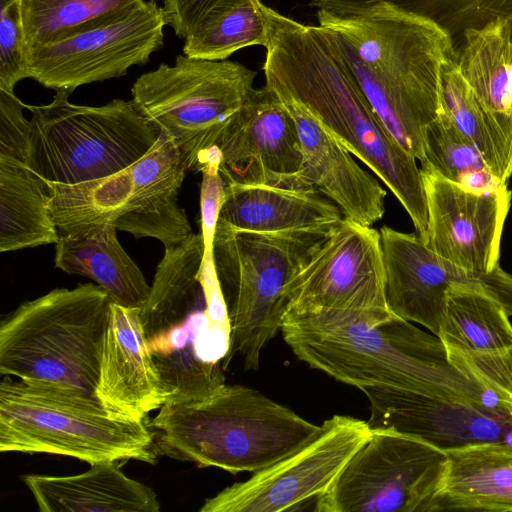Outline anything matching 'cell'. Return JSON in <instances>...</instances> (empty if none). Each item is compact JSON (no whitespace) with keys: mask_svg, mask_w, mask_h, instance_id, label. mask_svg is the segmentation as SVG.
<instances>
[{"mask_svg":"<svg viewBox=\"0 0 512 512\" xmlns=\"http://www.w3.org/2000/svg\"><path fill=\"white\" fill-rule=\"evenodd\" d=\"M268 29L265 85L308 112L391 190L419 236L428 213L421 168L367 99L333 32L262 5Z\"/></svg>","mask_w":512,"mask_h":512,"instance_id":"obj_1","label":"cell"},{"mask_svg":"<svg viewBox=\"0 0 512 512\" xmlns=\"http://www.w3.org/2000/svg\"><path fill=\"white\" fill-rule=\"evenodd\" d=\"M280 331L299 360L359 389L389 387L488 403L503 398L458 370L438 336L390 311H288Z\"/></svg>","mask_w":512,"mask_h":512,"instance_id":"obj_2","label":"cell"},{"mask_svg":"<svg viewBox=\"0 0 512 512\" xmlns=\"http://www.w3.org/2000/svg\"><path fill=\"white\" fill-rule=\"evenodd\" d=\"M317 18L335 35L385 128L421 163L426 129L443 109V69L456 55L450 36L386 4L350 15L317 10Z\"/></svg>","mask_w":512,"mask_h":512,"instance_id":"obj_3","label":"cell"},{"mask_svg":"<svg viewBox=\"0 0 512 512\" xmlns=\"http://www.w3.org/2000/svg\"><path fill=\"white\" fill-rule=\"evenodd\" d=\"M150 425L158 454L232 474L276 463L321 428L256 389L226 383L208 395L168 397Z\"/></svg>","mask_w":512,"mask_h":512,"instance_id":"obj_4","label":"cell"},{"mask_svg":"<svg viewBox=\"0 0 512 512\" xmlns=\"http://www.w3.org/2000/svg\"><path fill=\"white\" fill-rule=\"evenodd\" d=\"M112 301L98 284L56 288L0 324V374L97 397Z\"/></svg>","mask_w":512,"mask_h":512,"instance_id":"obj_5","label":"cell"},{"mask_svg":"<svg viewBox=\"0 0 512 512\" xmlns=\"http://www.w3.org/2000/svg\"><path fill=\"white\" fill-rule=\"evenodd\" d=\"M0 451L47 453L90 465L159 455L148 418L134 419L84 393L13 380L0 383Z\"/></svg>","mask_w":512,"mask_h":512,"instance_id":"obj_6","label":"cell"},{"mask_svg":"<svg viewBox=\"0 0 512 512\" xmlns=\"http://www.w3.org/2000/svg\"><path fill=\"white\" fill-rule=\"evenodd\" d=\"M333 227L251 232L218 220L213 258L231 324V356L238 354L246 370L259 368L263 348L281 330L286 287Z\"/></svg>","mask_w":512,"mask_h":512,"instance_id":"obj_7","label":"cell"},{"mask_svg":"<svg viewBox=\"0 0 512 512\" xmlns=\"http://www.w3.org/2000/svg\"><path fill=\"white\" fill-rule=\"evenodd\" d=\"M256 72L229 60L178 55L160 64L131 88L132 100L177 146L192 172L221 162L219 148L253 88Z\"/></svg>","mask_w":512,"mask_h":512,"instance_id":"obj_8","label":"cell"},{"mask_svg":"<svg viewBox=\"0 0 512 512\" xmlns=\"http://www.w3.org/2000/svg\"><path fill=\"white\" fill-rule=\"evenodd\" d=\"M70 94L58 90L47 105H26L32 113L27 167L47 182L75 184L114 175L159 137L132 99L85 106L70 103Z\"/></svg>","mask_w":512,"mask_h":512,"instance_id":"obj_9","label":"cell"},{"mask_svg":"<svg viewBox=\"0 0 512 512\" xmlns=\"http://www.w3.org/2000/svg\"><path fill=\"white\" fill-rule=\"evenodd\" d=\"M446 464V453L421 439L372 429L314 510L429 512Z\"/></svg>","mask_w":512,"mask_h":512,"instance_id":"obj_10","label":"cell"},{"mask_svg":"<svg viewBox=\"0 0 512 512\" xmlns=\"http://www.w3.org/2000/svg\"><path fill=\"white\" fill-rule=\"evenodd\" d=\"M371 431L367 421L334 415L305 445L206 499L199 511L281 512L315 503L334 484Z\"/></svg>","mask_w":512,"mask_h":512,"instance_id":"obj_11","label":"cell"},{"mask_svg":"<svg viewBox=\"0 0 512 512\" xmlns=\"http://www.w3.org/2000/svg\"><path fill=\"white\" fill-rule=\"evenodd\" d=\"M165 12L147 0L113 22L25 49L27 78L58 91L125 75L163 45Z\"/></svg>","mask_w":512,"mask_h":512,"instance_id":"obj_12","label":"cell"},{"mask_svg":"<svg viewBox=\"0 0 512 512\" xmlns=\"http://www.w3.org/2000/svg\"><path fill=\"white\" fill-rule=\"evenodd\" d=\"M288 311H389L380 232L343 217L285 290Z\"/></svg>","mask_w":512,"mask_h":512,"instance_id":"obj_13","label":"cell"},{"mask_svg":"<svg viewBox=\"0 0 512 512\" xmlns=\"http://www.w3.org/2000/svg\"><path fill=\"white\" fill-rule=\"evenodd\" d=\"M380 240L385 298L394 315L417 323L437 336L449 288L482 290L512 317V275L500 266L491 272L465 270L433 252L419 235L383 226Z\"/></svg>","mask_w":512,"mask_h":512,"instance_id":"obj_14","label":"cell"},{"mask_svg":"<svg viewBox=\"0 0 512 512\" xmlns=\"http://www.w3.org/2000/svg\"><path fill=\"white\" fill-rule=\"evenodd\" d=\"M427 227L420 236L437 255L465 270L487 273L499 265L500 245L512 192L467 189L421 168Z\"/></svg>","mask_w":512,"mask_h":512,"instance_id":"obj_15","label":"cell"},{"mask_svg":"<svg viewBox=\"0 0 512 512\" xmlns=\"http://www.w3.org/2000/svg\"><path fill=\"white\" fill-rule=\"evenodd\" d=\"M219 153L226 184L309 188L300 177L303 156L295 121L266 85L251 91Z\"/></svg>","mask_w":512,"mask_h":512,"instance_id":"obj_16","label":"cell"},{"mask_svg":"<svg viewBox=\"0 0 512 512\" xmlns=\"http://www.w3.org/2000/svg\"><path fill=\"white\" fill-rule=\"evenodd\" d=\"M504 306L482 290L453 286L437 336L450 362L469 378L512 400V324Z\"/></svg>","mask_w":512,"mask_h":512,"instance_id":"obj_17","label":"cell"},{"mask_svg":"<svg viewBox=\"0 0 512 512\" xmlns=\"http://www.w3.org/2000/svg\"><path fill=\"white\" fill-rule=\"evenodd\" d=\"M386 429L421 439L447 451L492 445L512 451V400L482 402L394 391L380 409Z\"/></svg>","mask_w":512,"mask_h":512,"instance_id":"obj_18","label":"cell"},{"mask_svg":"<svg viewBox=\"0 0 512 512\" xmlns=\"http://www.w3.org/2000/svg\"><path fill=\"white\" fill-rule=\"evenodd\" d=\"M96 396L110 410L134 419L148 418L168 399L148 347L140 308L112 302Z\"/></svg>","mask_w":512,"mask_h":512,"instance_id":"obj_19","label":"cell"},{"mask_svg":"<svg viewBox=\"0 0 512 512\" xmlns=\"http://www.w3.org/2000/svg\"><path fill=\"white\" fill-rule=\"evenodd\" d=\"M282 101L297 127L304 184L330 199L345 218L365 226L379 221L385 212L386 191L378 180L361 168L352 154L301 106Z\"/></svg>","mask_w":512,"mask_h":512,"instance_id":"obj_20","label":"cell"},{"mask_svg":"<svg viewBox=\"0 0 512 512\" xmlns=\"http://www.w3.org/2000/svg\"><path fill=\"white\" fill-rule=\"evenodd\" d=\"M22 481L40 512H158L160 502L147 485L126 476L117 462L90 465L71 476L28 474Z\"/></svg>","mask_w":512,"mask_h":512,"instance_id":"obj_21","label":"cell"},{"mask_svg":"<svg viewBox=\"0 0 512 512\" xmlns=\"http://www.w3.org/2000/svg\"><path fill=\"white\" fill-rule=\"evenodd\" d=\"M340 208L312 188L226 184L219 220L251 232L330 228L343 219Z\"/></svg>","mask_w":512,"mask_h":512,"instance_id":"obj_22","label":"cell"},{"mask_svg":"<svg viewBox=\"0 0 512 512\" xmlns=\"http://www.w3.org/2000/svg\"><path fill=\"white\" fill-rule=\"evenodd\" d=\"M109 223L75 233H60L55 244V267L88 277L101 286L115 304L141 308L151 286L125 252Z\"/></svg>","mask_w":512,"mask_h":512,"instance_id":"obj_23","label":"cell"},{"mask_svg":"<svg viewBox=\"0 0 512 512\" xmlns=\"http://www.w3.org/2000/svg\"><path fill=\"white\" fill-rule=\"evenodd\" d=\"M444 452L446 471L429 512L512 511L511 450L478 445Z\"/></svg>","mask_w":512,"mask_h":512,"instance_id":"obj_24","label":"cell"},{"mask_svg":"<svg viewBox=\"0 0 512 512\" xmlns=\"http://www.w3.org/2000/svg\"><path fill=\"white\" fill-rule=\"evenodd\" d=\"M459 70L479 103L512 124V23L469 30L456 49Z\"/></svg>","mask_w":512,"mask_h":512,"instance_id":"obj_25","label":"cell"},{"mask_svg":"<svg viewBox=\"0 0 512 512\" xmlns=\"http://www.w3.org/2000/svg\"><path fill=\"white\" fill-rule=\"evenodd\" d=\"M46 181L25 164L0 159V252L56 244Z\"/></svg>","mask_w":512,"mask_h":512,"instance_id":"obj_26","label":"cell"},{"mask_svg":"<svg viewBox=\"0 0 512 512\" xmlns=\"http://www.w3.org/2000/svg\"><path fill=\"white\" fill-rule=\"evenodd\" d=\"M442 103L458 129L504 184L512 175V124L486 110L463 78L456 55L444 66Z\"/></svg>","mask_w":512,"mask_h":512,"instance_id":"obj_27","label":"cell"},{"mask_svg":"<svg viewBox=\"0 0 512 512\" xmlns=\"http://www.w3.org/2000/svg\"><path fill=\"white\" fill-rule=\"evenodd\" d=\"M49 211L59 233L113 223L133 210L129 167L114 175L75 184L47 182Z\"/></svg>","mask_w":512,"mask_h":512,"instance_id":"obj_28","label":"cell"},{"mask_svg":"<svg viewBox=\"0 0 512 512\" xmlns=\"http://www.w3.org/2000/svg\"><path fill=\"white\" fill-rule=\"evenodd\" d=\"M386 4L437 25L453 41L455 50L464 35L497 20L512 23V0H311L310 6L335 15H350Z\"/></svg>","mask_w":512,"mask_h":512,"instance_id":"obj_29","label":"cell"},{"mask_svg":"<svg viewBox=\"0 0 512 512\" xmlns=\"http://www.w3.org/2000/svg\"><path fill=\"white\" fill-rule=\"evenodd\" d=\"M25 49L110 23L147 0H18Z\"/></svg>","mask_w":512,"mask_h":512,"instance_id":"obj_30","label":"cell"},{"mask_svg":"<svg viewBox=\"0 0 512 512\" xmlns=\"http://www.w3.org/2000/svg\"><path fill=\"white\" fill-rule=\"evenodd\" d=\"M260 0H231L212 12L185 38L186 56L226 60L253 45L266 47L268 29Z\"/></svg>","mask_w":512,"mask_h":512,"instance_id":"obj_31","label":"cell"},{"mask_svg":"<svg viewBox=\"0 0 512 512\" xmlns=\"http://www.w3.org/2000/svg\"><path fill=\"white\" fill-rule=\"evenodd\" d=\"M421 168L475 191H493L507 185L492 173L444 108L426 129Z\"/></svg>","mask_w":512,"mask_h":512,"instance_id":"obj_32","label":"cell"},{"mask_svg":"<svg viewBox=\"0 0 512 512\" xmlns=\"http://www.w3.org/2000/svg\"><path fill=\"white\" fill-rule=\"evenodd\" d=\"M186 171L187 165L175 143L159 134L151 148L129 167L134 209L178 196Z\"/></svg>","mask_w":512,"mask_h":512,"instance_id":"obj_33","label":"cell"},{"mask_svg":"<svg viewBox=\"0 0 512 512\" xmlns=\"http://www.w3.org/2000/svg\"><path fill=\"white\" fill-rule=\"evenodd\" d=\"M115 227L137 238H155L165 248L179 245L193 234L184 209L178 205L177 196L151 207L130 210L118 218Z\"/></svg>","mask_w":512,"mask_h":512,"instance_id":"obj_34","label":"cell"},{"mask_svg":"<svg viewBox=\"0 0 512 512\" xmlns=\"http://www.w3.org/2000/svg\"><path fill=\"white\" fill-rule=\"evenodd\" d=\"M27 78L25 40L18 0H0V89L14 93Z\"/></svg>","mask_w":512,"mask_h":512,"instance_id":"obj_35","label":"cell"},{"mask_svg":"<svg viewBox=\"0 0 512 512\" xmlns=\"http://www.w3.org/2000/svg\"><path fill=\"white\" fill-rule=\"evenodd\" d=\"M25 107L14 93L0 89V159L27 166L31 122L23 115Z\"/></svg>","mask_w":512,"mask_h":512,"instance_id":"obj_36","label":"cell"},{"mask_svg":"<svg viewBox=\"0 0 512 512\" xmlns=\"http://www.w3.org/2000/svg\"><path fill=\"white\" fill-rule=\"evenodd\" d=\"M219 165L218 162H212L201 171V233L205 249H213L219 214L225 198L226 183L220 174Z\"/></svg>","mask_w":512,"mask_h":512,"instance_id":"obj_37","label":"cell"},{"mask_svg":"<svg viewBox=\"0 0 512 512\" xmlns=\"http://www.w3.org/2000/svg\"><path fill=\"white\" fill-rule=\"evenodd\" d=\"M167 23L179 38L189 36L212 12L231 0H162Z\"/></svg>","mask_w":512,"mask_h":512,"instance_id":"obj_38","label":"cell"}]
</instances>
